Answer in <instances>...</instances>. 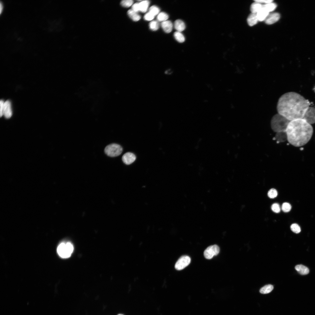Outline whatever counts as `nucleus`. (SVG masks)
Returning a JSON list of instances; mask_svg holds the SVG:
<instances>
[{
  "mask_svg": "<svg viewBox=\"0 0 315 315\" xmlns=\"http://www.w3.org/2000/svg\"><path fill=\"white\" fill-rule=\"evenodd\" d=\"M295 269L299 274L302 275L307 274L309 272V269L307 267L302 265H296L295 267Z\"/></svg>",
  "mask_w": 315,
  "mask_h": 315,
  "instance_id": "nucleus-17",
  "label": "nucleus"
},
{
  "mask_svg": "<svg viewBox=\"0 0 315 315\" xmlns=\"http://www.w3.org/2000/svg\"><path fill=\"white\" fill-rule=\"evenodd\" d=\"M303 119L311 125L315 123V108L309 106Z\"/></svg>",
  "mask_w": 315,
  "mask_h": 315,
  "instance_id": "nucleus-8",
  "label": "nucleus"
},
{
  "mask_svg": "<svg viewBox=\"0 0 315 315\" xmlns=\"http://www.w3.org/2000/svg\"><path fill=\"white\" fill-rule=\"evenodd\" d=\"M270 13L265 8H263L257 13V17L258 21H265Z\"/></svg>",
  "mask_w": 315,
  "mask_h": 315,
  "instance_id": "nucleus-12",
  "label": "nucleus"
},
{
  "mask_svg": "<svg viewBox=\"0 0 315 315\" xmlns=\"http://www.w3.org/2000/svg\"><path fill=\"white\" fill-rule=\"evenodd\" d=\"M154 16L149 12L146 13L144 17V19L148 21L152 20L154 17Z\"/></svg>",
  "mask_w": 315,
  "mask_h": 315,
  "instance_id": "nucleus-32",
  "label": "nucleus"
},
{
  "mask_svg": "<svg viewBox=\"0 0 315 315\" xmlns=\"http://www.w3.org/2000/svg\"><path fill=\"white\" fill-rule=\"evenodd\" d=\"M291 230L295 233H298L301 231V228L300 226L296 223H293L292 224L290 227Z\"/></svg>",
  "mask_w": 315,
  "mask_h": 315,
  "instance_id": "nucleus-27",
  "label": "nucleus"
},
{
  "mask_svg": "<svg viewBox=\"0 0 315 315\" xmlns=\"http://www.w3.org/2000/svg\"><path fill=\"white\" fill-rule=\"evenodd\" d=\"M123 148L119 145L112 144L107 146L104 149L105 153L108 156L115 157L119 156L122 153Z\"/></svg>",
  "mask_w": 315,
  "mask_h": 315,
  "instance_id": "nucleus-5",
  "label": "nucleus"
},
{
  "mask_svg": "<svg viewBox=\"0 0 315 315\" xmlns=\"http://www.w3.org/2000/svg\"><path fill=\"white\" fill-rule=\"evenodd\" d=\"M136 157L135 155L131 152H127L124 154L122 157L123 162L127 165L132 163L135 160Z\"/></svg>",
  "mask_w": 315,
  "mask_h": 315,
  "instance_id": "nucleus-10",
  "label": "nucleus"
},
{
  "mask_svg": "<svg viewBox=\"0 0 315 315\" xmlns=\"http://www.w3.org/2000/svg\"><path fill=\"white\" fill-rule=\"evenodd\" d=\"M174 26L175 29L177 31L180 32L183 31L186 28V25L184 22L179 19L176 20L175 21Z\"/></svg>",
  "mask_w": 315,
  "mask_h": 315,
  "instance_id": "nucleus-15",
  "label": "nucleus"
},
{
  "mask_svg": "<svg viewBox=\"0 0 315 315\" xmlns=\"http://www.w3.org/2000/svg\"><path fill=\"white\" fill-rule=\"evenodd\" d=\"M118 315H122V314H118Z\"/></svg>",
  "mask_w": 315,
  "mask_h": 315,
  "instance_id": "nucleus-37",
  "label": "nucleus"
},
{
  "mask_svg": "<svg viewBox=\"0 0 315 315\" xmlns=\"http://www.w3.org/2000/svg\"><path fill=\"white\" fill-rule=\"evenodd\" d=\"M220 251V249L216 245H211L208 247L204 251V256L206 259H211L214 256L217 255Z\"/></svg>",
  "mask_w": 315,
  "mask_h": 315,
  "instance_id": "nucleus-6",
  "label": "nucleus"
},
{
  "mask_svg": "<svg viewBox=\"0 0 315 315\" xmlns=\"http://www.w3.org/2000/svg\"><path fill=\"white\" fill-rule=\"evenodd\" d=\"M263 7V4L255 1L251 5L250 10L251 13H257Z\"/></svg>",
  "mask_w": 315,
  "mask_h": 315,
  "instance_id": "nucleus-16",
  "label": "nucleus"
},
{
  "mask_svg": "<svg viewBox=\"0 0 315 315\" xmlns=\"http://www.w3.org/2000/svg\"><path fill=\"white\" fill-rule=\"evenodd\" d=\"M132 10L136 12L140 11L139 3H136L133 4L132 6Z\"/></svg>",
  "mask_w": 315,
  "mask_h": 315,
  "instance_id": "nucleus-33",
  "label": "nucleus"
},
{
  "mask_svg": "<svg viewBox=\"0 0 315 315\" xmlns=\"http://www.w3.org/2000/svg\"><path fill=\"white\" fill-rule=\"evenodd\" d=\"M282 211L285 212H289L291 209V205L288 203H284L281 207Z\"/></svg>",
  "mask_w": 315,
  "mask_h": 315,
  "instance_id": "nucleus-29",
  "label": "nucleus"
},
{
  "mask_svg": "<svg viewBox=\"0 0 315 315\" xmlns=\"http://www.w3.org/2000/svg\"><path fill=\"white\" fill-rule=\"evenodd\" d=\"M150 28L152 30L155 31L159 27L158 22L156 21H153L150 22L149 24Z\"/></svg>",
  "mask_w": 315,
  "mask_h": 315,
  "instance_id": "nucleus-25",
  "label": "nucleus"
},
{
  "mask_svg": "<svg viewBox=\"0 0 315 315\" xmlns=\"http://www.w3.org/2000/svg\"><path fill=\"white\" fill-rule=\"evenodd\" d=\"M161 25L162 29L165 32L169 33L172 31L173 25L171 21L166 20L163 22Z\"/></svg>",
  "mask_w": 315,
  "mask_h": 315,
  "instance_id": "nucleus-14",
  "label": "nucleus"
},
{
  "mask_svg": "<svg viewBox=\"0 0 315 315\" xmlns=\"http://www.w3.org/2000/svg\"><path fill=\"white\" fill-rule=\"evenodd\" d=\"M168 15L166 13L162 12L158 15L157 19L159 21L164 22L166 21L168 18Z\"/></svg>",
  "mask_w": 315,
  "mask_h": 315,
  "instance_id": "nucleus-24",
  "label": "nucleus"
},
{
  "mask_svg": "<svg viewBox=\"0 0 315 315\" xmlns=\"http://www.w3.org/2000/svg\"><path fill=\"white\" fill-rule=\"evenodd\" d=\"M277 7V5L273 2L263 4V7L269 12L273 11Z\"/></svg>",
  "mask_w": 315,
  "mask_h": 315,
  "instance_id": "nucleus-22",
  "label": "nucleus"
},
{
  "mask_svg": "<svg viewBox=\"0 0 315 315\" xmlns=\"http://www.w3.org/2000/svg\"><path fill=\"white\" fill-rule=\"evenodd\" d=\"M280 18V15L278 13H270L264 21L266 24H271L277 22Z\"/></svg>",
  "mask_w": 315,
  "mask_h": 315,
  "instance_id": "nucleus-9",
  "label": "nucleus"
},
{
  "mask_svg": "<svg viewBox=\"0 0 315 315\" xmlns=\"http://www.w3.org/2000/svg\"><path fill=\"white\" fill-rule=\"evenodd\" d=\"M286 132L288 142L298 147L305 145L309 141L313 129L311 125L304 119H300L290 121Z\"/></svg>",
  "mask_w": 315,
  "mask_h": 315,
  "instance_id": "nucleus-2",
  "label": "nucleus"
},
{
  "mask_svg": "<svg viewBox=\"0 0 315 315\" xmlns=\"http://www.w3.org/2000/svg\"><path fill=\"white\" fill-rule=\"evenodd\" d=\"M258 21L256 13H251L248 16L247 22L250 26L256 24Z\"/></svg>",
  "mask_w": 315,
  "mask_h": 315,
  "instance_id": "nucleus-13",
  "label": "nucleus"
},
{
  "mask_svg": "<svg viewBox=\"0 0 315 315\" xmlns=\"http://www.w3.org/2000/svg\"><path fill=\"white\" fill-rule=\"evenodd\" d=\"M275 138L279 142H284L287 139V135L286 132H281L276 133Z\"/></svg>",
  "mask_w": 315,
  "mask_h": 315,
  "instance_id": "nucleus-20",
  "label": "nucleus"
},
{
  "mask_svg": "<svg viewBox=\"0 0 315 315\" xmlns=\"http://www.w3.org/2000/svg\"><path fill=\"white\" fill-rule=\"evenodd\" d=\"M133 3V1L132 0H123L121 1L120 4L123 7H128L131 6Z\"/></svg>",
  "mask_w": 315,
  "mask_h": 315,
  "instance_id": "nucleus-30",
  "label": "nucleus"
},
{
  "mask_svg": "<svg viewBox=\"0 0 315 315\" xmlns=\"http://www.w3.org/2000/svg\"><path fill=\"white\" fill-rule=\"evenodd\" d=\"M190 258L187 256L181 257L177 261L175 265V268L177 270H181L188 265L190 262Z\"/></svg>",
  "mask_w": 315,
  "mask_h": 315,
  "instance_id": "nucleus-7",
  "label": "nucleus"
},
{
  "mask_svg": "<svg viewBox=\"0 0 315 315\" xmlns=\"http://www.w3.org/2000/svg\"><path fill=\"white\" fill-rule=\"evenodd\" d=\"M271 208L272 211L275 213H278L280 211V207L278 203H274L273 204Z\"/></svg>",
  "mask_w": 315,
  "mask_h": 315,
  "instance_id": "nucleus-31",
  "label": "nucleus"
},
{
  "mask_svg": "<svg viewBox=\"0 0 315 315\" xmlns=\"http://www.w3.org/2000/svg\"><path fill=\"white\" fill-rule=\"evenodd\" d=\"M278 193L277 190L275 189L272 188L268 191L267 195L270 198H274L276 197Z\"/></svg>",
  "mask_w": 315,
  "mask_h": 315,
  "instance_id": "nucleus-28",
  "label": "nucleus"
},
{
  "mask_svg": "<svg viewBox=\"0 0 315 315\" xmlns=\"http://www.w3.org/2000/svg\"><path fill=\"white\" fill-rule=\"evenodd\" d=\"M290 121L278 113L273 116L271 121V126L273 130L276 133L286 132Z\"/></svg>",
  "mask_w": 315,
  "mask_h": 315,
  "instance_id": "nucleus-3",
  "label": "nucleus"
},
{
  "mask_svg": "<svg viewBox=\"0 0 315 315\" xmlns=\"http://www.w3.org/2000/svg\"><path fill=\"white\" fill-rule=\"evenodd\" d=\"M160 11L159 8L156 6H153L149 8V12L155 16L159 14Z\"/></svg>",
  "mask_w": 315,
  "mask_h": 315,
  "instance_id": "nucleus-26",
  "label": "nucleus"
},
{
  "mask_svg": "<svg viewBox=\"0 0 315 315\" xmlns=\"http://www.w3.org/2000/svg\"><path fill=\"white\" fill-rule=\"evenodd\" d=\"M127 13L129 17L134 21H138L141 18L140 16L137 13V12L134 11L132 9L128 10Z\"/></svg>",
  "mask_w": 315,
  "mask_h": 315,
  "instance_id": "nucleus-18",
  "label": "nucleus"
},
{
  "mask_svg": "<svg viewBox=\"0 0 315 315\" xmlns=\"http://www.w3.org/2000/svg\"><path fill=\"white\" fill-rule=\"evenodd\" d=\"M172 71L171 69L168 70V71H165V73L166 74H171L172 73Z\"/></svg>",
  "mask_w": 315,
  "mask_h": 315,
  "instance_id": "nucleus-36",
  "label": "nucleus"
},
{
  "mask_svg": "<svg viewBox=\"0 0 315 315\" xmlns=\"http://www.w3.org/2000/svg\"><path fill=\"white\" fill-rule=\"evenodd\" d=\"M4 102L3 100H1L0 102V116L1 117L3 115V110Z\"/></svg>",
  "mask_w": 315,
  "mask_h": 315,
  "instance_id": "nucleus-34",
  "label": "nucleus"
},
{
  "mask_svg": "<svg viewBox=\"0 0 315 315\" xmlns=\"http://www.w3.org/2000/svg\"><path fill=\"white\" fill-rule=\"evenodd\" d=\"M150 2L148 0L143 1L139 3V11L145 13L148 7Z\"/></svg>",
  "mask_w": 315,
  "mask_h": 315,
  "instance_id": "nucleus-19",
  "label": "nucleus"
},
{
  "mask_svg": "<svg viewBox=\"0 0 315 315\" xmlns=\"http://www.w3.org/2000/svg\"><path fill=\"white\" fill-rule=\"evenodd\" d=\"M254 1L260 3L262 4V3H264V4H265L272 2H273V1L272 0H254Z\"/></svg>",
  "mask_w": 315,
  "mask_h": 315,
  "instance_id": "nucleus-35",
  "label": "nucleus"
},
{
  "mask_svg": "<svg viewBox=\"0 0 315 315\" xmlns=\"http://www.w3.org/2000/svg\"><path fill=\"white\" fill-rule=\"evenodd\" d=\"M310 105L309 101L299 93L290 92L281 96L277 108L278 113L290 121L303 119Z\"/></svg>",
  "mask_w": 315,
  "mask_h": 315,
  "instance_id": "nucleus-1",
  "label": "nucleus"
},
{
  "mask_svg": "<svg viewBox=\"0 0 315 315\" xmlns=\"http://www.w3.org/2000/svg\"><path fill=\"white\" fill-rule=\"evenodd\" d=\"M174 36L176 40L179 42L183 43L185 41V38L181 32H176L174 33Z\"/></svg>",
  "mask_w": 315,
  "mask_h": 315,
  "instance_id": "nucleus-23",
  "label": "nucleus"
},
{
  "mask_svg": "<svg viewBox=\"0 0 315 315\" xmlns=\"http://www.w3.org/2000/svg\"><path fill=\"white\" fill-rule=\"evenodd\" d=\"M3 115L6 118H10L12 115L11 103L8 100L4 102L3 110Z\"/></svg>",
  "mask_w": 315,
  "mask_h": 315,
  "instance_id": "nucleus-11",
  "label": "nucleus"
},
{
  "mask_svg": "<svg viewBox=\"0 0 315 315\" xmlns=\"http://www.w3.org/2000/svg\"><path fill=\"white\" fill-rule=\"evenodd\" d=\"M74 250V247L70 243H62L58 246L57 251L59 255L63 258L70 256Z\"/></svg>",
  "mask_w": 315,
  "mask_h": 315,
  "instance_id": "nucleus-4",
  "label": "nucleus"
},
{
  "mask_svg": "<svg viewBox=\"0 0 315 315\" xmlns=\"http://www.w3.org/2000/svg\"><path fill=\"white\" fill-rule=\"evenodd\" d=\"M273 286L271 284L265 286L260 290V292L262 294H267L270 293L273 289Z\"/></svg>",
  "mask_w": 315,
  "mask_h": 315,
  "instance_id": "nucleus-21",
  "label": "nucleus"
}]
</instances>
